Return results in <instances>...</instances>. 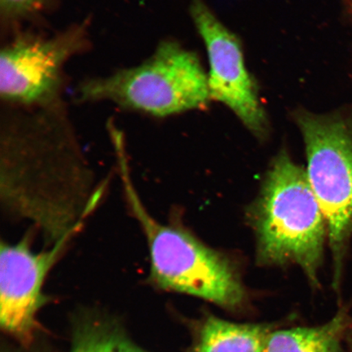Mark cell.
I'll use <instances>...</instances> for the list:
<instances>
[{"label": "cell", "instance_id": "6", "mask_svg": "<svg viewBox=\"0 0 352 352\" xmlns=\"http://www.w3.org/2000/svg\"><path fill=\"white\" fill-rule=\"evenodd\" d=\"M87 21L52 36L16 33L1 50L0 98L6 107L47 108L61 98L66 63L90 45Z\"/></svg>", "mask_w": 352, "mask_h": 352}, {"label": "cell", "instance_id": "11", "mask_svg": "<svg viewBox=\"0 0 352 352\" xmlns=\"http://www.w3.org/2000/svg\"><path fill=\"white\" fill-rule=\"evenodd\" d=\"M51 0H0L2 28L13 30L23 22L34 20L46 11Z\"/></svg>", "mask_w": 352, "mask_h": 352}, {"label": "cell", "instance_id": "3", "mask_svg": "<svg viewBox=\"0 0 352 352\" xmlns=\"http://www.w3.org/2000/svg\"><path fill=\"white\" fill-rule=\"evenodd\" d=\"M117 164L127 204L147 241L153 283L162 289L200 298L228 311L245 307L248 294L231 259L183 228L154 219L135 190L126 154L118 155Z\"/></svg>", "mask_w": 352, "mask_h": 352}, {"label": "cell", "instance_id": "2", "mask_svg": "<svg viewBox=\"0 0 352 352\" xmlns=\"http://www.w3.org/2000/svg\"><path fill=\"white\" fill-rule=\"evenodd\" d=\"M250 217L259 265L296 264L318 287L327 221L306 171L287 151L272 162Z\"/></svg>", "mask_w": 352, "mask_h": 352}, {"label": "cell", "instance_id": "13", "mask_svg": "<svg viewBox=\"0 0 352 352\" xmlns=\"http://www.w3.org/2000/svg\"><path fill=\"white\" fill-rule=\"evenodd\" d=\"M117 352H140V351L133 349V347L127 346L126 344H123V343H120V346H118V347Z\"/></svg>", "mask_w": 352, "mask_h": 352}, {"label": "cell", "instance_id": "7", "mask_svg": "<svg viewBox=\"0 0 352 352\" xmlns=\"http://www.w3.org/2000/svg\"><path fill=\"white\" fill-rule=\"evenodd\" d=\"M190 15L208 51L210 99L226 105L254 136L265 139L270 122L256 82L246 68L239 39L204 0H192Z\"/></svg>", "mask_w": 352, "mask_h": 352}, {"label": "cell", "instance_id": "5", "mask_svg": "<svg viewBox=\"0 0 352 352\" xmlns=\"http://www.w3.org/2000/svg\"><path fill=\"white\" fill-rule=\"evenodd\" d=\"M294 120L305 142L310 186L327 221L338 284L343 250L352 231V123L345 114L298 109Z\"/></svg>", "mask_w": 352, "mask_h": 352}, {"label": "cell", "instance_id": "9", "mask_svg": "<svg viewBox=\"0 0 352 352\" xmlns=\"http://www.w3.org/2000/svg\"><path fill=\"white\" fill-rule=\"evenodd\" d=\"M268 324L237 323L206 315L197 328L190 352H265Z\"/></svg>", "mask_w": 352, "mask_h": 352}, {"label": "cell", "instance_id": "8", "mask_svg": "<svg viewBox=\"0 0 352 352\" xmlns=\"http://www.w3.org/2000/svg\"><path fill=\"white\" fill-rule=\"evenodd\" d=\"M69 232L52 248L35 252L30 236L14 244L0 246V324L19 341L32 340L36 316L45 297L43 286L72 237Z\"/></svg>", "mask_w": 352, "mask_h": 352}, {"label": "cell", "instance_id": "12", "mask_svg": "<svg viewBox=\"0 0 352 352\" xmlns=\"http://www.w3.org/2000/svg\"><path fill=\"white\" fill-rule=\"evenodd\" d=\"M120 342L98 330H91L78 337L70 352H117Z\"/></svg>", "mask_w": 352, "mask_h": 352}, {"label": "cell", "instance_id": "4", "mask_svg": "<svg viewBox=\"0 0 352 352\" xmlns=\"http://www.w3.org/2000/svg\"><path fill=\"white\" fill-rule=\"evenodd\" d=\"M76 98L157 118L204 109L211 100L199 56L173 39L162 41L142 63L82 81Z\"/></svg>", "mask_w": 352, "mask_h": 352}, {"label": "cell", "instance_id": "1", "mask_svg": "<svg viewBox=\"0 0 352 352\" xmlns=\"http://www.w3.org/2000/svg\"><path fill=\"white\" fill-rule=\"evenodd\" d=\"M1 151L6 164H19L21 170L28 169L20 177L2 183L14 182L26 174L14 186L2 189L8 208L33 219L54 243L77 228H68L61 219L51 196L52 180L44 170L51 167L47 164L79 157L65 104L47 108L6 107L1 116Z\"/></svg>", "mask_w": 352, "mask_h": 352}, {"label": "cell", "instance_id": "10", "mask_svg": "<svg viewBox=\"0 0 352 352\" xmlns=\"http://www.w3.org/2000/svg\"><path fill=\"white\" fill-rule=\"evenodd\" d=\"M352 327V318L340 309L332 319L314 327L275 328L265 352H342V341Z\"/></svg>", "mask_w": 352, "mask_h": 352}, {"label": "cell", "instance_id": "14", "mask_svg": "<svg viewBox=\"0 0 352 352\" xmlns=\"http://www.w3.org/2000/svg\"><path fill=\"white\" fill-rule=\"evenodd\" d=\"M351 352H352V342H351Z\"/></svg>", "mask_w": 352, "mask_h": 352}]
</instances>
